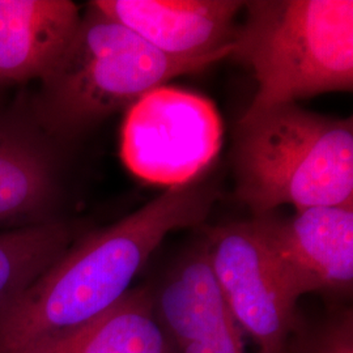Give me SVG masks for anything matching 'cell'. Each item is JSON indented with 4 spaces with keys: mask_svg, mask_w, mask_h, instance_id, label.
<instances>
[{
    "mask_svg": "<svg viewBox=\"0 0 353 353\" xmlns=\"http://www.w3.org/2000/svg\"><path fill=\"white\" fill-rule=\"evenodd\" d=\"M212 185L166 189L110 227L80 236L63 255L0 305V353H19L77 327L118 303L168 234L202 225Z\"/></svg>",
    "mask_w": 353,
    "mask_h": 353,
    "instance_id": "obj_1",
    "label": "cell"
},
{
    "mask_svg": "<svg viewBox=\"0 0 353 353\" xmlns=\"http://www.w3.org/2000/svg\"><path fill=\"white\" fill-rule=\"evenodd\" d=\"M221 59L165 55L88 6L67 49L39 79L32 119L49 139H74L152 89Z\"/></svg>",
    "mask_w": 353,
    "mask_h": 353,
    "instance_id": "obj_2",
    "label": "cell"
},
{
    "mask_svg": "<svg viewBox=\"0 0 353 353\" xmlns=\"http://www.w3.org/2000/svg\"><path fill=\"white\" fill-rule=\"evenodd\" d=\"M237 196L254 216L353 205V122L297 103L245 113L234 138Z\"/></svg>",
    "mask_w": 353,
    "mask_h": 353,
    "instance_id": "obj_3",
    "label": "cell"
},
{
    "mask_svg": "<svg viewBox=\"0 0 353 353\" xmlns=\"http://www.w3.org/2000/svg\"><path fill=\"white\" fill-rule=\"evenodd\" d=\"M230 58L258 89L246 113L353 88L352 0H252Z\"/></svg>",
    "mask_w": 353,
    "mask_h": 353,
    "instance_id": "obj_4",
    "label": "cell"
},
{
    "mask_svg": "<svg viewBox=\"0 0 353 353\" xmlns=\"http://www.w3.org/2000/svg\"><path fill=\"white\" fill-rule=\"evenodd\" d=\"M223 135L214 102L186 89L163 85L127 109L121 157L134 176L169 189L201 176L221 150Z\"/></svg>",
    "mask_w": 353,
    "mask_h": 353,
    "instance_id": "obj_5",
    "label": "cell"
},
{
    "mask_svg": "<svg viewBox=\"0 0 353 353\" xmlns=\"http://www.w3.org/2000/svg\"><path fill=\"white\" fill-rule=\"evenodd\" d=\"M210 262L228 307L259 353H290L300 314L252 220L205 232Z\"/></svg>",
    "mask_w": 353,
    "mask_h": 353,
    "instance_id": "obj_6",
    "label": "cell"
},
{
    "mask_svg": "<svg viewBox=\"0 0 353 353\" xmlns=\"http://www.w3.org/2000/svg\"><path fill=\"white\" fill-rule=\"evenodd\" d=\"M252 221L294 301L352 292L353 205L310 207L290 217L271 212Z\"/></svg>",
    "mask_w": 353,
    "mask_h": 353,
    "instance_id": "obj_7",
    "label": "cell"
},
{
    "mask_svg": "<svg viewBox=\"0 0 353 353\" xmlns=\"http://www.w3.org/2000/svg\"><path fill=\"white\" fill-rule=\"evenodd\" d=\"M151 290L154 313L174 353H250L217 284L205 237Z\"/></svg>",
    "mask_w": 353,
    "mask_h": 353,
    "instance_id": "obj_8",
    "label": "cell"
},
{
    "mask_svg": "<svg viewBox=\"0 0 353 353\" xmlns=\"http://www.w3.org/2000/svg\"><path fill=\"white\" fill-rule=\"evenodd\" d=\"M93 8L165 55L229 58L242 0H96Z\"/></svg>",
    "mask_w": 353,
    "mask_h": 353,
    "instance_id": "obj_9",
    "label": "cell"
},
{
    "mask_svg": "<svg viewBox=\"0 0 353 353\" xmlns=\"http://www.w3.org/2000/svg\"><path fill=\"white\" fill-rule=\"evenodd\" d=\"M49 140L33 122L0 119V227L57 220L58 173Z\"/></svg>",
    "mask_w": 353,
    "mask_h": 353,
    "instance_id": "obj_10",
    "label": "cell"
},
{
    "mask_svg": "<svg viewBox=\"0 0 353 353\" xmlns=\"http://www.w3.org/2000/svg\"><path fill=\"white\" fill-rule=\"evenodd\" d=\"M68 0H0V85L41 79L80 23Z\"/></svg>",
    "mask_w": 353,
    "mask_h": 353,
    "instance_id": "obj_11",
    "label": "cell"
},
{
    "mask_svg": "<svg viewBox=\"0 0 353 353\" xmlns=\"http://www.w3.org/2000/svg\"><path fill=\"white\" fill-rule=\"evenodd\" d=\"M19 353H174L154 313L151 287L127 292L88 322Z\"/></svg>",
    "mask_w": 353,
    "mask_h": 353,
    "instance_id": "obj_12",
    "label": "cell"
},
{
    "mask_svg": "<svg viewBox=\"0 0 353 353\" xmlns=\"http://www.w3.org/2000/svg\"><path fill=\"white\" fill-rule=\"evenodd\" d=\"M79 237V228L61 219L0 232V305L45 272Z\"/></svg>",
    "mask_w": 353,
    "mask_h": 353,
    "instance_id": "obj_13",
    "label": "cell"
},
{
    "mask_svg": "<svg viewBox=\"0 0 353 353\" xmlns=\"http://www.w3.org/2000/svg\"><path fill=\"white\" fill-rule=\"evenodd\" d=\"M290 353H353L352 309L335 307L314 323L300 316Z\"/></svg>",
    "mask_w": 353,
    "mask_h": 353,
    "instance_id": "obj_14",
    "label": "cell"
}]
</instances>
